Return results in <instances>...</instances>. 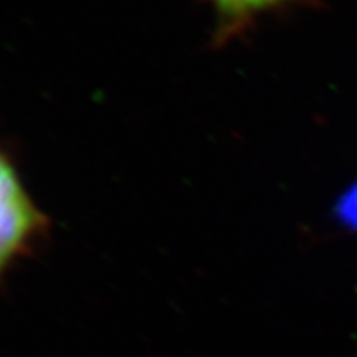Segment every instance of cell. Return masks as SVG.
<instances>
[{"label": "cell", "mask_w": 357, "mask_h": 357, "mask_svg": "<svg viewBox=\"0 0 357 357\" xmlns=\"http://www.w3.org/2000/svg\"><path fill=\"white\" fill-rule=\"evenodd\" d=\"M47 218L22 184L7 155L0 153V275L32 247Z\"/></svg>", "instance_id": "6da1fadb"}, {"label": "cell", "mask_w": 357, "mask_h": 357, "mask_svg": "<svg viewBox=\"0 0 357 357\" xmlns=\"http://www.w3.org/2000/svg\"><path fill=\"white\" fill-rule=\"evenodd\" d=\"M215 13V40L229 42L250 29L265 13L275 12L298 0H207Z\"/></svg>", "instance_id": "7a4b0ae2"}, {"label": "cell", "mask_w": 357, "mask_h": 357, "mask_svg": "<svg viewBox=\"0 0 357 357\" xmlns=\"http://www.w3.org/2000/svg\"><path fill=\"white\" fill-rule=\"evenodd\" d=\"M334 218L342 229L357 234V181L347 185L333 207Z\"/></svg>", "instance_id": "3957f363"}]
</instances>
